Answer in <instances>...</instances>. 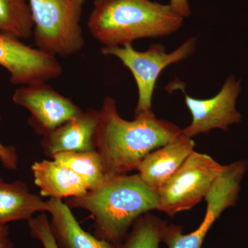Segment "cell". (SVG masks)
<instances>
[{
    "label": "cell",
    "instance_id": "7",
    "mask_svg": "<svg viewBox=\"0 0 248 248\" xmlns=\"http://www.w3.org/2000/svg\"><path fill=\"white\" fill-rule=\"evenodd\" d=\"M248 169L247 161L243 160L225 166L205 196L206 213L200 227L185 234L182 226L168 225L163 237L168 248H202L205 236L217 218L236 204L241 182Z\"/></svg>",
    "mask_w": 248,
    "mask_h": 248
},
{
    "label": "cell",
    "instance_id": "20",
    "mask_svg": "<svg viewBox=\"0 0 248 248\" xmlns=\"http://www.w3.org/2000/svg\"><path fill=\"white\" fill-rule=\"evenodd\" d=\"M1 120V117L0 115V123ZM0 162L6 169H17L18 155L16 148L14 146H5L0 142Z\"/></svg>",
    "mask_w": 248,
    "mask_h": 248
},
{
    "label": "cell",
    "instance_id": "16",
    "mask_svg": "<svg viewBox=\"0 0 248 248\" xmlns=\"http://www.w3.org/2000/svg\"><path fill=\"white\" fill-rule=\"evenodd\" d=\"M52 159L76 173L89 191L100 187L108 179L102 156L97 151L60 153Z\"/></svg>",
    "mask_w": 248,
    "mask_h": 248
},
{
    "label": "cell",
    "instance_id": "11",
    "mask_svg": "<svg viewBox=\"0 0 248 248\" xmlns=\"http://www.w3.org/2000/svg\"><path fill=\"white\" fill-rule=\"evenodd\" d=\"M99 121V110L83 111L78 117L43 137L41 146L44 153L52 159L60 153L96 151Z\"/></svg>",
    "mask_w": 248,
    "mask_h": 248
},
{
    "label": "cell",
    "instance_id": "13",
    "mask_svg": "<svg viewBox=\"0 0 248 248\" xmlns=\"http://www.w3.org/2000/svg\"><path fill=\"white\" fill-rule=\"evenodd\" d=\"M47 212L51 215L50 229L59 248H114L115 246L99 239L81 228L71 209L62 200L49 199Z\"/></svg>",
    "mask_w": 248,
    "mask_h": 248
},
{
    "label": "cell",
    "instance_id": "17",
    "mask_svg": "<svg viewBox=\"0 0 248 248\" xmlns=\"http://www.w3.org/2000/svg\"><path fill=\"white\" fill-rule=\"evenodd\" d=\"M33 29L29 0H0V34L29 40Z\"/></svg>",
    "mask_w": 248,
    "mask_h": 248
},
{
    "label": "cell",
    "instance_id": "15",
    "mask_svg": "<svg viewBox=\"0 0 248 248\" xmlns=\"http://www.w3.org/2000/svg\"><path fill=\"white\" fill-rule=\"evenodd\" d=\"M47 212L46 202L32 193L25 183L6 182L0 177V224L29 221L37 213Z\"/></svg>",
    "mask_w": 248,
    "mask_h": 248
},
{
    "label": "cell",
    "instance_id": "5",
    "mask_svg": "<svg viewBox=\"0 0 248 248\" xmlns=\"http://www.w3.org/2000/svg\"><path fill=\"white\" fill-rule=\"evenodd\" d=\"M225 166L206 154L194 151L157 190L159 211L169 217L190 210L205 196Z\"/></svg>",
    "mask_w": 248,
    "mask_h": 248
},
{
    "label": "cell",
    "instance_id": "8",
    "mask_svg": "<svg viewBox=\"0 0 248 248\" xmlns=\"http://www.w3.org/2000/svg\"><path fill=\"white\" fill-rule=\"evenodd\" d=\"M13 100L31 112L28 124L37 135L45 137L83 111L69 98L62 95L46 82L16 89Z\"/></svg>",
    "mask_w": 248,
    "mask_h": 248
},
{
    "label": "cell",
    "instance_id": "9",
    "mask_svg": "<svg viewBox=\"0 0 248 248\" xmlns=\"http://www.w3.org/2000/svg\"><path fill=\"white\" fill-rule=\"evenodd\" d=\"M0 66L9 72L11 84L22 86L46 82L63 73L56 57L4 34H0Z\"/></svg>",
    "mask_w": 248,
    "mask_h": 248
},
{
    "label": "cell",
    "instance_id": "10",
    "mask_svg": "<svg viewBox=\"0 0 248 248\" xmlns=\"http://www.w3.org/2000/svg\"><path fill=\"white\" fill-rule=\"evenodd\" d=\"M241 92V82L234 77L228 78L221 91L215 97L200 99L185 94L186 107L192 115V122L182 129V133L192 138L213 129L228 130L230 125L241 122V114L236 110V99Z\"/></svg>",
    "mask_w": 248,
    "mask_h": 248
},
{
    "label": "cell",
    "instance_id": "4",
    "mask_svg": "<svg viewBox=\"0 0 248 248\" xmlns=\"http://www.w3.org/2000/svg\"><path fill=\"white\" fill-rule=\"evenodd\" d=\"M86 1L29 0L37 48L62 58L81 52L85 45L81 19Z\"/></svg>",
    "mask_w": 248,
    "mask_h": 248
},
{
    "label": "cell",
    "instance_id": "14",
    "mask_svg": "<svg viewBox=\"0 0 248 248\" xmlns=\"http://www.w3.org/2000/svg\"><path fill=\"white\" fill-rule=\"evenodd\" d=\"M31 170L42 197L62 200L84 195L89 191L79 176L55 160L36 161Z\"/></svg>",
    "mask_w": 248,
    "mask_h": 248
},
{
    "label": "cell",
    "instance_id": "2",
    "mask_svg": "<svg viewBox=\"0 0 248 248\" xmlns=\"http://www.w3.org/2000/svg\"><path fill=\"white\" fill-rule=\"evenodd\" d=\"M65 203L71 209L89 212L94 221L95 236L113 245L125 239L139 217L159 208L157 191L138 174L108 178L95 190L70 197Z\"/></svg>",
    "mask_w": 248,
    "mask_h": 248
},
{
    "label": "cell",
    "instance_id": "18",
    "mask_svg": "<svg viewBox=\"0 0 248 248\" xmlns=\"http://www.w3.org/2000/svg\"><path fill=\"white\" fill-rule=\"evenodd\" d=\"M167 226L159 217L144 214L134 222L131 231L114 248H159Z\"/></svg>",
    "mask_w": 248,
    "mask_h": 248
},
{
    "label": "cell",
    "instance_id": "23",
    "mask_svg": "<svg viewBox=\"0 0 248 248\" xmlns=\"http://www.w3.org/2000/svg\"><path fill=\"white\" fill-rule=\"evenodd\" d=\"M0 248H13V246L9 239H6L0 241Z\"/></svg>",
    "mask_w": 248,
    "mask_h": 248
},
{
    "label": "cell",
    "instance_id": "22",
    "mask_svg": "<svg viewBox=\"0 0 248 248\" xmlns=\"http://www.w3.org/2000/svg\"><path fill=\"white\" fill-rule=\"evenodd\" d=\"M9 234V229L7 225L0 224V241L8 239Z\"/></svg>",
    "mask_w": 248,
    "mask_h": 248
},
{
    "label": "cell",
    "instance_id": "12",
    "mask_svg": "<svg viewBox=\"0 0 248 248\" xmlns=\"http://www.w3.org/2000/svg\"><path fill=\"white\" fill-rule=\"evenodd\" d=\"M192 138L180 135L146 155L137 168L143 182L157 190L172 177L195 151Z\"/></svg>",
    "mask_w": 248,
    "mask_h": 248
},
{
    "label": "cell",
    "instance_id": "1",
    "mask_svg": "<svg viewBox=\"0 0 248 248\" xmlns=\"http://www.w3.org/2000/svg\"><path fill=\"white\" fill-rule=\"evenodd\" d=\"M97 134V151L102 156L108 177L137 170L142 159L156 148L180 135L175 124L159 120L153 111L124 120L117 110V102L108 96L103 101Z\"/></svg>",
    "mask_w": 248,
    "mask_h": 248
},
{
    "label": "cell",
    "instance_id": "21",
    "mask_svg": "<svg viewBox=\"0 0 248 248\" xmlns=\"http://www.w3.org/2000/svg\"><path fill=\"white\" fill-rule=\"evenodd\" d=\"M170 6L182 17H189L191 14L190 5L187 0H170Z\"/></svg>",
    "mask_w": 248,
    "mask_h": 248
},
{
    "label": "cell",
    "instance_id": "6",
    "mask_svg": "<svg viewBox=\"0 0 248 248\" xmlns=\"http://www.w3.org/2000/svg\"><path fill=\"white\" fill-rule=\"evenodd\" d=\"M197 39L190 38L172 53H166L161 44L152 45L146 51L135 50L132 44L122 46H104L101 53L113 56L128 68L136 81L138 102L135 115L152 110V100L156 81L161 72L172 63L185 60L193 53Z\"/></svg>",
    "mask_w": 248,
    "mask_h": 248
},
{
    "label": "cell",
    "instance_id": "3",
    "mask_svg": "<svg viewBox=\"0 0 248 248\" xmlns=\"http://www.w3.org/2000/svg\"><path fill=\"white\" fill-rule=\"evenodd\" d=\"M184 17L170 5L151 0H94L87 22L91 35L104 46L174 33Z\"/></svg>",
    "mask_w": 248,
    "mask_h": 248
},
{
    "label": "cell",
    "instance_id": "19",
    "mask_svg": "<svg viewBox=\"0 0 248 248\" xmlns=\"http://www.w3.org/2000/svg\"><path fill=\"white\" fill-rule=\"evenodd\" d=\"M29 228L31 236L38 240L44 248H59L50 229V222L45 213L32 217L29 221Z\"/></svg>",
    "mask_w": 248,
    "mask_h": 248
}]
</instances>
